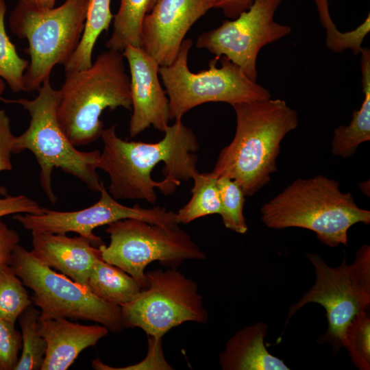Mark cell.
I'll use <instances>...</instances> for the list:
<instances>
[{
	"label": "cell",
	"mask_w": 370,
	"mask_h": 370,
	"mask_svg": "<svg viewBox=\"0 0 370 370\" xmlns=\"http://www.w3.org/2000/svg\"><path fill=\"white\" fill-rule=\"evenodd\" d=\"M359 187L364 194L369 196V181L362 182L360 183Z\"/></svg>",
	"instance_id": "obj_37"
},
{
	"label": "cell",
	"mask_w": 370,
	"mask_h": 370,
	"mask_svg": "<svg viewBox=\"0 0 370 370\" xmlns=\"http://www.w3.org/2000/svg\"><path fill=\"white\" fill-rule=\"evenodd\" d=\"M22 349V336L15 323L0 317V370H14Z\"/></svg>",
	"instance_id": "obj_30"
},
{
	"label": "cell",
	"mask_w": 370,
	"mask_h": 370,
	"mask_svg": "<svg viewBox=\"0 0 370 370\" xmlns=\"http://www.w3.org/2000/svg\"><path fill=\"white\" fill-rule=\"evenodd\" d=\"M38 9L45 10L53 8L56 0H21Z\"/></svg>",
	"instance_id": "obj_36"
},
{
	"label": "cell",
	"mask_w": 370,
	"mask_h": 370,
	"mask_svg": "<svg viewBox=\"0 0 370 370\" xmlns=\"http://www.w3.org/2000/svg\"><path fill=\"white\" fill-rule=\"evenodd\" d=\"M315 269L316 281L288 311V320L309 303H317L326 311L328 330L317 342L328 343L334 354L343 347L344 330L358 312L370 304V246L362 245L354 261L348 264L346 257L340 266L331 267L317 254H307Z\"/></svg>",
	"instance_id": "obj_8"
},
{
	"label": "cell",
	"mask_w": 370,
	"mask_h": 370,
	"mask_svg": "<svg viewBox=\"0 0 370 370\" xmlns=\"http://www.w3.org/2000/svg\"><path fill=\"white\" fill-rule=\"evenodd\" d=\"M160 141L154 143L123 140L116 125L103 130V149L98 169L110 177L108 192L118 199H145L155 204L158 188L172 194L182 181L198 171L197 136L181 119L169 125Z\"/></svg>",
	"instance_id": "obj_1"
},
{
	"label": "cell",
	"mask_w": 370,
	"mask_h": 370,
	"mask_svg": "<svg viewBox=\"0 0 370 370\" xmlns=\"http://www.w3.org/2000/svg\"><path fill=\"white\" fill-rule=\"evenodd\" d=\"M31 233L30 252L38 261L88 288L90 272L96 261L102 258L99 247L81 236Z\"/></svg>",
	"instance_id": "obj_16"
},
{
	"label": "cell",
	"mask_w": 370,
	"mask_h": 370,
	"mask_svg": "<svg viewBox=\"0 0 370 370\" xmlns=\"http://www.w3.org/2000/svg\"><path fill=\"white\" fill-rule=\"evenodd\" d=\"M217 186L223 225L237 233H246L248 226L243 215L245 195L243 190L234 180L224 176L217 178Z\"/></svg>",
	"instance_id": "obj_29"
},
{
	"label": "cell",
	"mask_w": 370,
	"mask_h": 370,
	"mask_svg": "<svg viewBox=\"0 0 370 370\" xmlns=\"http://www.w3.org/2000/svg\"><path fill=\"white\" fill-rule=\"evenodd\" d=\"M215 0H159L143 23L140 47L161 66L174 62L193 24Z\"/></svg>",
	"instance_id": "obj_14"
},
{
	"label": "cell",
	"mask_w": 370,
	"mask_h": 370,
	"mask_svg": "<svg viewBox=\"0 0 370 370\" xmlns=\"http://www.w3.org/2000/svg\"><path fill=\"white\" fill-rule=\"evenodd\" d=\"M40 311L32 304L19 315L22 349L14 370H39L42 365L47 344L38 329Z\"/></svg>",
	"instance_id": "obj_24"
},
{
	"label": "cell",
	"mask_w": 370,
	"mask_h": 370,
	"mask_svg": "<svg viewBox=\"0 0 370 370\" xmlns=\"http://www.w3.org/2000/svg\"><path fill=\"white\" fill-rule=\"evenodd\" d=\"M38 329L47 344L40 370L67 369L84 349L95 346L109 331L103 325H82L40 313Z\"/></svg>",
	"instance_id": "obj_17"
},
{
	"label": "cell",
	"mask_w": 370,
	"mask_h": 370,
	"mask_svg": "<svg viewBox=\"0 0 370 370\" xmlns=\"http://www.w3.org/2000/svg\"><path fill=\"white\" fill-rule=\"evenodd\" d=\"M267 325L258 322L238 330L219 354L223 370H289L279 358L267 349L264 338Z\"/></svg>",
	"instance_id": "obj_18"
},
{
	"label": "cell",
	"mask_w": 370,
	"mask_h": 370,
	"mask_svg": "<svg viewBox=\"0 0 370 370\" xmlns=\"http://www.w3.org/2000/svg\"><path fill=\"white\" fill-rule=\"evenodd\" d=\"M49 79L43 82L33 99H0L20 104L28 112L29 126L23 134L14 136L13 152L29 150L34 155L40 166V186L50 202L55 204L57 197L52 188L55 168L76 177L95 193L100 192L102 181L97 172L101 152L79 151L69 140L57 116L60 90L53 88Z\"/></svg>",
	"instance_id": "obj_5"
},
{
	"label": "cell",
	"mask_w": 370,
	"mask_h": 370,
	"mask_svg": "<svg viewBox=\"0 0 370 370\" xmlns=\"http://www.w3.org/2000/svg\"><path fill=\"white\" fill-rule=\"evenodd\" d=\"M360 58L361 83L364 99L360 108L354 110L347 125H339L334 130L332 153L347 158L352 156L358 146L370 140V50L362 47Z\"/></svg>",
	"instance_id": "obj_19"
},
{
	"label": "cell",
	"mask_w": 370,
	"mask_h": 370,
	"mask_svg": "<svg viewBox=\"0 0 370 370\" xmlns=\"http://www.w3.org/2000/svg\"><path fill=\"white\" fill-rule=\"evenodd\" d=\"M234 136L217 157L211 172L217 178L234 180L245 197L267 185L277 171L280 143L297 127V111L280 99L257 100L234 105Z\"/></svg>",
	"instance_id": "obj_2"
},
{
	"label": "cell",
	"mask_w": 370,
	"mask_h": 370,
	"mask_svg": "<svg viewBox=\"0 0 370 370\" xmlns=\"http://www.w3.org/2000/svg\"><path fill=\"white\" fill-rule=\"evenodd\" d=\"M145 275L147 287L121 306L124 329L139 328L159 339L184 322H207L208 311L195 281L175 268L148 271Z\"/></svg>",
	"instance_id": "obj_11"
},
{
	"label": "cell",
	"mask_w": 370,
	"mask_h": 370,
	"mask_svg": "<svg viewBox=\"0 0 370 370\" xmlns=\"http://www.w3.org/2000/svg\"><path fill=\"white\" fill-rule=\"evenodd\" d=\"M122 52L108 49L85 69L66 71L60 89L57 116L75 147L98 139L103 130L100 116L106 109L132 110L130 78Z\"/></svg>",
	"instance_id": "obj_4"
},
{
	"label": "cell",
	"mask_w": 370,
	"mask_h": 370,
	"mask_svg": "<svg viewBox=\"0 0 370 370\" xmlns=\"http://www.w3.org/2000/svg\"><path fill=\"white\" fill-rule=\"evenodd\" d=\"M10 265L32 291V304L40 309V314L92 321L115 333L124 329L121 306L105 301L88 288L57 273L19 244L12 251Z\"/></svg>",
	"instance_id": "obj_9"
},
{
	"label": "cell",
	"mask_w": 370,
	"mask_h": 370,
	"mask_svg": "<svg viewBox=\"0 0 370 370\" xmlns=\"http://www.w3.org/2000/svg\"><path fill=\"white\" fill-rule=\"evenodd\" d=\"M122 53L130 71V136L134 137L150 126L164 132L169 127L170 110L158 77L160 65L141 47L127 45Z\"/></svg>",
	"instance_id": "obj_15"
},
{
	"label": "cell",
	"mask_w": 370,
	"mask_h": 370,
	"mask_svg": "<svg viewBox=\"0 0 370 370\" xmlns=\"http://www.w3.org/2000/svg\"><path fill=\"white\" fill-rule=\"evenodd\" d=\"M282 0H254L236 18L224 20L218 27L204 32L196 47L206 49L218 60L225 56L251 80L258 77L257 58L261 49L286 36L291 28L275 21Z\"/></svg>",
	"instance_id": "obj_12"
},
{
	"label": "cell",
	"mask_w": 370,
	"mask_h": 370,
	"mask_svg": "<svg viewBox=\"0 0 370 370\" xmlns=\"http://www.w3.org/2000/svg\"><path fill=\"white\" fill-rule=\"evenodd\" d=\"M88 4L89 0H65L58 7L40 10L17 2L10 12L9 26L28 42L25 92L38 91L55 66L64 65L70 59L82 38Z\"/></svg>",
	"instance_id": "obj_6"
},
{
	"label": "cell",
	"mask_w": 370,
	"mask_h": 370,
	"mask_svg": "<svg viewBox=\"0 0 370 370\" xmlns=\"http://www.w3.org/2000/svg\"><path fill=\"white\" fill-rule=\"evenodd\" d=\"M110 242L99 247L102 259L147 287L145 269L153 261L175 268L185 260H202L205 254L180 227L167 228L136 219H125L108 225Z\"/></svg>",
	"instance_id": "obj_10"
},
{
	"label": "cell",
	"mask_w": 370,
	"mask_h": 370,
	"mask_svg": "<svg viewBox=\"0 0 370 370\" xmlns=\"http://www.w3.org/2000/svg\"><path fill=\"white\" fill-rule=\"evenodd\" d=\"M14 136L9 116L5 110L0 109V172L12 169L11 155L14 153Z\"/></svg>",
	"instance_id": "obj_33"
},
{
	"label": "cell",
	"mask_w": 370,
	"mask_h": 370,
	"mask_svg": "<svg viewBox=\"0 0 370 370\" xmlns=\"http://www.w3.org/2000/svg\"><path fill=\"white\" fill-rule=\"evenodd\" d=\"M148 337V352L146 357L140 362L124 367H112L95 359L92 362V367L97 370H138V369H173L164 357L162 347V338Z\"/></svg>",
	"instance_id": "obj_31"
},
{
	"label": "cell",
	"mask_w": 370,
	"mask_h": 370,
	"mask_svg": "<svg viewBox=\"0 0 370 370\" xmlns=\"http://www.w3.org/2000/svg\"><path fill=\"white\" fill-rule=\"evenodd\" d=\"M193 45L184 39L176 59L168 66H160L165 92L168 96L170 120L182 119L189 110L209 102L234 105L271 98L269 90L249 79L236 64L225 56L216 66L217 58L209 62L208 69L198 73L190 71L188 56Z\"/></svg>",
	"instance_id": "obj_7"
},
{
	"label": "cell",
	"mask_w": 370,
	"mask_h": 370,
	"mask_svg": "<svg viewBox=\"0 0 370 370\" xmlns=\"http://www.w3.org/2000/svg\"><path fill=\"white\" fill-rule=\"evenodd\" d=\"M317 6L320 21L326 32V47L334 53L351 50L358 55L362 49V44L370 32V14L355 29L341 32L336 27L329 11L328 0H314Z\"/></svg>",
	"instance_id": "obj_25"
},
{
	"label": "cell",
	"mask_w": 370,
	"mask_h": 370,
	"mask_svg": "<svg viewBox=\"0 0 370 370\" xmlns=\"http://www.w3.org/2000/svg\"><path fill=\"white\" fill-rule=\"evenodd\" d=\"M32 304L22 280L8 264H0V317L15 323Z\"/></svg>",
	"instance_id": "obj_27"
},
{
	"label": "cell",
	"mask_w": 370,
	"mask_h": 370,
	"mask_svg": "<svg viewBox=\"0 0 370 370\" xmlns=\"http://www.w3.org/2000/svg\"><path fill=\"white\" fill-rule=\"evenodd\" d=\"M192 179L194 182L190 190L192 197L176 212L179 224H188L200 217L221 213L217 177L211 172L200 173L197 171Z\"/></svg>",
	"instance_id": "obj_23"
},
{
	"label": "cell",
	"mask_w": 370,
	"mask_h": 370,
	"mask_svg": "<svg viewBox=\"0 0 370 370\" xmlns=\"http://www.w3.org/2000/svg\"><path fill=\"white\" fill-rule=\"evenodd\" d=\"M99 193L101 197L97 203L79 210L60 212L46 208L40 214H15L12 219L30 232L77 233L97 247L104 243L93 233L94 229L121 219H136L171 229L180 227L176 212L164 207L145 208L138 204L132 207L124 206L111 196L103 182Z\"/></svg>",
	"instance_id": "obj_13"
},
{
	"label": "cell",
	"mask_w": 370,
	"mask_h": 370,
	"mask_svg": "<svg viewBox=\"0 0 370 370\" xmlns=\"http://www.w3.org/2000/svg\"><path fill=\"white\" fill-rule=\"evenodd\" d=\"M110 1L89 0L82 38L76 50L64 65L65 71L85 69L92 65L95 45L100 34L108 30L113 19Z\"/></svg>",
	"instance_id": "obj_22"
},
{
	"label": "cell",
	"mask_w": 370,
	"mask_h": 370,
	"mask_svg": "<svg viewBox=\"0 0 370 370\" xmlns=\"http://www.w3.org/2000/svg\"><path fill=\"white\" fill-rule=\"evenodd\" d=\"M46 208L41 207L36 201L24 195H7L0 197V218L15 214H40Z\"/></svg>",
	"instance_id": "obj_32"
},
{
	"label": "cell",
	"mask_w": 370,
	"mask_h": 370,
	"mask_svg": "<svg viewBox=\"0 0 370 370\" xmlns=\"http://www.w3.org/2000/svg\"><path fill=\"white\" fill-rule=\"evenodd\" d=\"M260 212L268 227L308 229L330 247L347 246L354 224L370 223V211L358 206L350 193L341 192L337 181L321 175L295 180Z\"/></svg>",
	"instance_id": "obj_3"
},
{
	"label": "cell",
	"mask_w": 370,
	"mask_h": 370,
	"mask_svg": "<svg viewBox=\"0 0 370 370\" xmlns=\"http://www.w3.org/2000/svg\"><path fill=\"white\" fill-rule=\"evenodd\" d=\"M159 0H120L113 16V29L106 42L108 49L122 52L127 45L140 47L141 29L145 16Z\"/></svg>",
	"instance_id": "obj_21"
},
{
	"label": "cell",
	"mask_w": 370,
	"mask_h": 370,
	"mask_svg": "<svg viewBox=\"0 0 370 370\" xmlns=\"http://www.w3.org/2000/svg\"><path fill=\"white\" fill-rule=\"evenodd\" d=\"M6 11L5 0H0V77L12 92H25L24 74L29 61L18 54L15 45L7 34L5 26Z\"/></svg>",
	"instance_id": "obj_26"
},
{
	"label": "cell",
	"mask_w": 370,
	"mask_h": 370,
	"mask_svg": "<svg viewBox=\"0 0 370 370\" xmlns=\"http://www.w3.org/2000/svg\"><path fill=\"white\" fill-rule=\"evenodd\" d=\"M216 8H220L224 15L234 19L247 10L254 0H215Z\"/></svg>",
	"instance_id": "obj_35"
},
{
	"label": "cell",
	"mask_w": 370,
	"mask_h": 370,
	"mask_svg": "<svg viewBox=\"0 0 370 370\" xmlns=\"http://www.w3.org/2000/svg\"><path fill=\"white\" fill-rule=\"evenodd\" d=\"M88 288L101 299L119 306L130 302L143 289L130 275L102 258L90 272Z\"/></svg>",
	"instance_id": "obj_20"
},
{
	"label": "cell",
	"mask_w": 370,
	"mask_h": 370,
	"mask_svg": "<svg viewBox=\"0 0 370 370\" xmlns=\"http://www.w3.org/2000/svg\"><path fill=\"white\" fill-rule=\"evenodd\" d=\"M19 242L18 234L0 219V264H10L12 251Z\"/></svg>",
	"instance_id": "obj_34"
},
{
	"label": "cell",
	"mask_w": 370,
	"mask_h": 370,
	"mask_svg": "<svg viewBox=\"0 0 370 370\" xmlns=\"http://www.w3.org/2000/svg\"><path fill=\"white\" fill-rule=\"evenodd\" d=\"M342 345L357 369H370V318L367 310L356 314L346 326Z\"/></svg>",
	"instance_id": "obj_28"
},
{
	"label": "cell",
	"mask_w": 370,
	"mask_h": 370,
	"mask_svg": "<svg viewBox=\"0 0 370 370\" xmlns=\"http://www.w3.org/2000/svg\"><path fill=\"white\" fill-rule=\"evenodd\" d=\"M5 88V81L0 77V98H1V95L4 92Z\"/></svg>",
	"instance_id": "obj_38"
}]
</instances>
